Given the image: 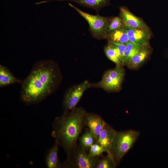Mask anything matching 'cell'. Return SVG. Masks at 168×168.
<instances>
[{
  "mask_svg": "<svg viewBox=\"0 0 168 168\" xmlns=\"http://www.w3.org/2000/svg\"><path fill=\"white\" fill-rule=\"evenodd\" d=\"M61 78L57 64L53 60H40L33 65L21 84L20 98L26 105L38 103L56 90Z\"/></svg>",
  "mask_w": 168,
  "mask_h": 168,
  "instance_id": "6da1fadb",
  "label": "cell"
},
{
  "mask_svg": "<svg viewBox=\"0 0 168 168\" xmlns=\"http://www.w3.org/2000/svg\"><path fill=\"white\" fill-rule=\"evenodd\" d=\"M87 112L82 107H76L64 112L56 117L52 123V136L68 157L76 145L78 138L86 126Z\"/></svg>",
  "mask_w": 168,
  "mask_h": 168,
  "instance_id": "7a4b0ae2",
  "label": "cell"
},
{
  "mask_svg": "<svg viewBox=\"0 0 168 168\" xmlns=\"http://www.w3.org/2000/svg\"><path fill=\"white\" fill-rule=\"evenodd\" d=\"M139 136V132L135 130L116 131L109 153L113 156L117 165L131 148Z\"/></svg>",
  "mask_w": 168,
  "mask_h": 168,
  "instance_id": "3957f363",
  "label": "cell"
},
{
  "mask_svg": "<svg viewBox=\"0 0 168 168\" xmlns=\"http://www.w3.org/2000/svg\"><path fill=\"white\" fill-rule=\"evenodd\" d=\"M100 156L91 157L80 145L77 144L67 160L61 163V168H96Z\"/></svg>",
  "mask_w": 168,
  "mask_h": 168,
  "instance_id": "277c9868",
  "label": "cell"
},
{
  "mask_svg": "<svg viewBox=\"0 0 168 168\" xmlns=\"http://www.w3.org/2000/svg\"><path fill=\"white\" fill-rule=\"evenodd\" d=\"M68 5L86 20L93 37L99 40L106 38L111 19L99 15H93L82 11L70 3H69Z\"/></svg>",
  "mask_w": 168,
  "mask_h": 168,
  "instance_id": "5b68a950",
  "label": "cell"
},
{
  "mask_svg": "<svg viewBox=\"0 0 168 168\" xmlns=\"http://www.w3.org/2000/svg\"><path fill=\"white\" fill-rule=\"evenodd\" d=\"M124 75V72L122 67L116 66L106 72L101 81L92 84V86L108 91H117L120 89Z\"/></svg>",
  "mask_w": 168,
  "mask_h": 168,
  "instance_id": "8992f818",
  "label": "cell"
},
{
  "mask_svg": "<svg viewBox=\"0 0 168 168\" xmlns=\"http://www.w3.org/2000/svg\"><path fill=\"white\" fill-rule=\"evenodd\" d=\"M91 86L92 84L86 80L68 89L64 94L62 102L64 112L70 111L76 108L84 93Z\"/></svg>",
  "mask_w": 168,
  "mask_h": 168,
  "instance_id": "52a82bcc",
  "label": "cell"
},
{
  "mask_svg": "<svg viewBox=\"0 0 168 168\" xmlns=\"http://www.w3.org/2000/svg\"><path fill=\"white\" fill-rule=\"evenodd\" d=\"M119 9L120 17L124 26L136 29L149 31V28L146 24L134 15L127 7L121 6Z\"/></svg>",
  "mask_w": 168,
  "mask_h": 168,
  "instance_id": "ba28073f",
  "label": "cell"
},
{
  "mask_svg": "<svg viewBox=\"0 0 168 168\" xmlns=\"http://www.w3.org/2000/svg\"><path fill=\"white\" fill-rule=\"evenodd\" d=\"M106 123L99 115L93 113H87L85 125L94 135L96 142L101 130Z\"/></svg>",
  "mask_w": 168,
  "mask_h": 168,
  "instance_id": "9c48e42d",
  "label": "cell"
},
{
  "mask_svg": "<svg viewBox=\"0 0 168 168\" xmlns=\"http://www.w3.org/2000/svg\"><path fill=\"white\" fill-rule=\"evenodd\" d=\"M116 132V131L106 123L100 134L96 142L105 149L107 153L110 152Z\"/></svg>",
  "mask_w": 168,
  "mask_h": 168,
  "instance_id": "30bf717a",
  "label": "cell"
},
{
  "mask_svg": "<svg viewBox=\"0 0 168 168\" xmlns=\"http://www.w3.org/2000/svg\"><path fill=\"white\" fill-rule=\"evenodd\" d=\"M125 26L128 36L129 41L142 45H147L150 37L149 31L136 29Z\"/></svg>",
  "mask_w": 168,
  "mask_h": 168,
  "instance_id": "8fae6325",
  "label": "cell"
},
{
  "mask_svg": "<svg viewBox=\"0 0 168 168\" xmlns=\"http://www.w3.org/2000/svg\"><path fill=\"white\" fill-rule=\"evenodd\" d=\"M59 146L55 141L54 144L47 152L45 157V162L47 168H61V163L59 161L58 156Z\"/></svg>",
  "mask_w": 168,
  "mask_h": 168,
  "instance_id": "7c38bea8",
  "label": "cell"
},
{
  "mask_svg": "<svg viewBox=\"0 0 168 168\" xmlns=\"http://www.w3.org/2000/svg\"><path fill=\"white\" fill-rule=\"evenodd\" d=\"M22 80L16 77L7 67L0 64V87H5L15 83L21 84Z\"/></svg>",
  "mask_w": 168,
  "mask_h": 168,
  "instance_id": "4fadbf2b",
  "label": "cell"
},
{
  "mask_svg": "<svg viewBox=\"0 0 168 168\" xmlns=\"http://www.w3.org/2000/svg\"><path fill=\"white\" fill-rule=\"evenodd\" d=\"M106 38L108 40V43H116L126 44L129 41L127 30L124 26L109 33Z\"/></svg>",
  "mask_w": 168,
  "mask_h": 168,
  "instance_id": "5bb4252c",
  "label": "cell"
},
{
  "mask_svg": "<svg viewBox=\"0 0 168 168\" xmlns=\"http://www.w3.org/2000/svg\"><path fill=\"white\" fill-rule=\"evenodd\" d=\"M110 0H62L76 2L83 6L92 8L99 12L102 8L110 4Z\"/></svg>",
  "mask_w": 168,
  "mask_h": 168,
  "instance_id": "9a60e30c",
  "label": "cell"
},
{
  "mask_svg": "<svg viewBox=\"0 0 168 168\" xmlns=\"http://www.w3.org/2000/svg\"><path fill=\"white\" fill-rule=\"evenodd\" d=\"M147 45L144 46L133 57L127 65L131 68H137L141 65L147 58L150 53Z\"/></svg>",
  "mask_w": 168,
  "mask_h": 168,
  "instance_id": "2e32d148",
  "label": "cell"
},
{
  "mask_svg": "<svg viewBox=\"0 0 168 168\" xmlns=\"http://www.w3.org/2000/svg\"><path fill=\"white\" fill-rule=\"evenodd\" d=\"M126 46L124 65H127L132 58L145 45L128 41L126 44Z\"/></svg>",
  "mask_w": 168,
  "mask_h": 168,
  "instance_id": "e0dca14e",
  "label": "cell"
},
{
  "mask_svg": "<svg viewBox=\"0 0 168 168\" xmlns=\"http://www.w3.org/2000/svg\"><path fill=\"white\" fill-rule=\"evenodd\" d=\"M96 142L94 135L88 128L85 129L79 138V145L86 151L89 150L91 146Z\"/></svg>",
  "mask_w": 168,
  "mask_h": 168,
  "instance_id": "ac0fdd59",
  "label": "cell"
},
{
  "mask_svg": "<svg viewBox=\"0 0 168 168\" xmlns=\"http://www.w3.org/2000/svg\"><path fill=\"white\" fill-rule=\"evenodd\" d=\"M106 156L100 157L96 168H114L117 165L112 155L107 153Z\"/></svg>",
  "mask_w": 168,
  "mask_h": 168,
  "instance_id": "d6986e66",
  "label": "cell"
},
{
  "mask_svg": "<svg viewBox=\"0 0 168 168\" xmlns=\"http://www.w3.org/2000/svg\"><path fill=\"white\" fill-rule=\"evenodd\" d=\"M105 53L107 57L116 65V66L121 67L122 63L119 58L114 47L108 44L104 48Z\"/></svg>",
  "mask_w": 168,
  "mask_h": 168,
  "instance_id": "ffe728a7",
  "label": "cell"
},
{
  "mask_svg": "<svg viewBox=\"0 0 168 168\" xmlns=\"http://www.w3.org/2000/svg\"><path fill=\"white\" fill-rule=\"evenodd\" d=\"M111 44L114 48L120 60L124 65L125 60V51L126 48V44H124L110 43H108Z\"/></svg>",
  "mask_w": 168,
  "mask_h": 168,
  "instance_id": "44dd1931",
  "label": "cell"
},
{
  "mask_svg": "<svg viewBox=\"0 0 168 168\" xmlns=\"http://www.w3.org/2000/svg\"><path fill=\"white\" fill-rule=\"evenodd\" d=\"M124 26L122 21L120 17H115L112 18L111 19L109 25L107 35L110 32L118 29Z\"/></svg>",
  "mask_w": 168,
  "mask_h": 168,
  "instance_id": "7402d4cb",
  "label": "cell"
},
{
  "mask_svg": "<svg viewBox=\"0 0 168 168\" xmlns=\"http://www.w3.org/2000/svg\"><path fill=\"white\" fill-rule=\"evenodd\" d=\"M104 152H106L105 149L96 142L90 147L88 153L91 157H95L100 156Z\"/></svg>",
  "mask_w": 168,
  "mask_h": 168,
  "instance_id": "603a6c76",
  "label": "cell"
},
{
  "mask_svg": "<svg viewBox=\"0 0 168 168\" xmlns=\"http://www.w3.org/2000/svg\"><path fill=\"white\" fill-rule=\"evenodd\" d=\"M62 0H54V1H61Z\"/></svg>",
  "mask_w": 168,
  "mask_h": 168,
  "instance_id": "cb8c5ba5",
  "label": "cell"
}]
</instances>
